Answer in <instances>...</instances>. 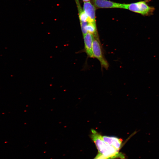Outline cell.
<instances>
[{
  "mask_svg": "<svg viewBox=\"0 0 159 159\" xmlns=\"http://www.w3.org/2000/svg\"><path fill=\"white\" fill-rule=\"evenodd\" d=\"M90 137L95 143L99 153L108 159H126L125 155L103 140L102 136L94 129L91 130Z\"/></svg>",
  "mask_w": 159,
  "mask_h": 159,
  "instance_id": "cell-1",
  "label": "cell"
},
{
  "mask_svg": "<svg viewBox=\"0 0 159 159\" xmlns=\"http://www.w3.org/2000/svg\"><path fill=\"white\" fill-rule=\"evenodd\" d=\"M151 0H144L130 4H125V9L128 10L143 16L152 15L155 10V8L149 6L148 3Z\"/></svg>",
  "mask_w": 159,
  "mask_h": 159,
  "instance_id": "cell-2",
  "label": "cell"
},
{
  "mask_svg": "<svg viewBox=\"0 0 159 159\" xmlns=\"http://www.w3.org/2000/svg\"><path fill=\"white\" fill-rule=\"evenodd\" d=\"M93 36L92 51L94 57L96 58L99 61L102 68L107 69L109 64L104 57L98 35Z\"/></svg>",
  "mask_w": 159,
  "mask_h": 159,
  "instance_id": "cell-3",
  "label": "cell"
},
{
  "mask_svg": "<svg viewBox=\"0 0 159 159\" xmlns=\"http://www.w3.org/2000/svg\"><path fill=\"white\" fill-rule=\"evenodd\" d=\"M96 9L100 8H125V4L115 2L108 0H91Z\"/></svg>",
  "mask_w": 159,
  "mask_h": 159,
  "instance_id": "cell-4",
  "label": "cell"
},
{
  "mask_svg": "<svg viewBox=\"0 0 159 159\" xmlns=\"http://www.w3.org/2000/svg\"><path fill=\"white\" fill-rule=\"evenodd\" d=\"M96 9L91 2H84L83 9L89 19V22L96 23L95 11Z\"/></svg>",
  "mask_w": 159,
  "mask_h": 159,
  "instance_id": "cell-5",
  "label": "cell"
},
{
  "mask_svg": "<svg viewBox=\"0 0 159 159\" xmlns=\"http://www.w3.org/2000/svg\"><path fill=\"white\" fill-rule=\"evenodd\" d=\"M93 38V35L89 33L83 35L85 50L88 56L90 58H94L92 51Z\"/></svg>",
  "mask_w": 159,
  "mask_h": 159,
  "instance_id": "cell-6",
  "label": "cell"
},
{
  "mask_svg": "<svg viewBox=\"0 0 159 159\" xmlns=\"http://www.w3.org/2000/svg\"><path fill=\"white\" fill-rule=\"evenodd\" d=\"M102 138L106 143L119 151L122 146V140L115 136H102Z\"/></svg>",
  "mask_w": 159,
  "mask_h": 159,
  "instance_id": "cell-7",
  "label": "cell"
},
{
  "mask_svg": "<svg viewBox=\"0 0 159 159\" xmlns=\"http://www.w3.org/2000/svg\"><path fill=\"white\" fill-rule=\"evenodd\" d=\"M78 12L80 22H89V19L81 7L79 0H75Z\"/></svg>",
  "mask_w": 159,
  "mask_h": 159,
  "instance_id": "cell-8",
  "label": "cell"
},
{
  "mask_svg": "<svg viewBox=\"0 0 159 159\" xmlns=\"http://www.w3.org/2000/svg\"><path fill=\"white\" fill-rule=\"evenodd\" d=\"M85 29L87 33H90L93 35L98 34L95 23L88 22L85 26Z\"/></svg>",
  "mask_w": 159,
  "mask_h": 159,
  "instance_id": "cell-9",
  "label": "cell"
},
{
  "mask_svg": "<svg viewBox=\"0 0 159 159\" xmlns=\"http://www.w3.org/2000/svg\"><path fill=\"white\" fill-rule=\"evenodd\" d=\"M84 2L90 1V0H82Z\"/></svg>",
  "mask_w": 159,
  "mask_h": 159,
  "instance_id": "cell-10",
  "label": "cell"
}]
</instances>
